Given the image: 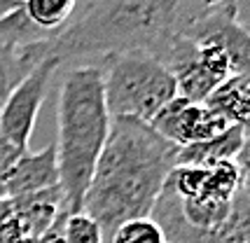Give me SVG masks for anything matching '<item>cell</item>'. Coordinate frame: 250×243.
Returning <instances> with one entry per match:
<instances>
[{
	"label": "cell",
	"mask_w": 250,
	"mask_h": 243,
	"mask_svg": "<svg viewBox=\"0 0 250 243\" xmlns=\"http://www.w3.org/2000/svg\"><path fill=\"white\" fill-rule=\"evenodd\" d=\"M178 166V147L147 122L115 117L105 147L87 189L82 210L94 218L110 243L115 229L129 220L152 218L166 180Z\"/></svg>",
	"instance_id": "cell-1"
},
{
	"label": "cell",
	"mask_w": 250,
	"mask_h": 243,
	"mask_svg": "<svg viewBox=\"0 0 250 243\" xmlns=\"http://www.w3.org/2000/svg\"><path fill=\"white\" fill-rule=\"evenodd\" d=\"M178 7L180 0L89 2L77 21L65 23L42 42H35L33 52L38 61L56 56L61 63L141 52L164 63L178 35Z\"/></svg>",
	"instance_id": "cell-2"
},
{
	"label": "cell",
	"mask_w": 250,
	"mask_h": 243,
	"mask_svg": "<svg viewBox=\"0 0 250 243\" xmlns=\"http://www.w3.org/2000/svg\"><path fill=\"white\" fill-rule=\"evenodd\" d=\"M56 120L59 185L63 189L68 213H80L112 122L105 105L103 70L98 63H82L63 75Z\"/></svg>",
	"instance_id": "cell-3"
},
{
	"label": "cell",
	"mask_w": 250,
	"mask_h": 243,
	"mask_svg": "<svg viewBox=\"0 0 250 243\" xmlns=\"http://www.w3.org/2000/svg\"><path fill=\"white\" fill-rule=\"evenodd\" d=\"M110 120L133 117L150 122L178 96L173 73L150 54L108 56L101 63Z\"/></svg>",
	"instance_id": "cell-4"
},
{
	"label": "cell",
	"mask_w": 250,
	"mask_h": 243,
	"mask_svg": "<svg viewBox=\"0 0 250 243\" xmlns=\"http://www.w3.org/2000/svg\"><path fill=\"white\" fill-rule=\"evenodd\" d=\"M63 66L56 56H47L33 68L31 73L12 89L10 99L5 101L0 112V136H5L10 143H14L19 150L28 152L33 129L38 112L47 99V87L54 78V73Z\"/></svg>",
	"instance_id": "cell-5"
},
{
	"label": "cell",
	"mask_w": 250,
	"mask_h": 243,
	"mask_svg": "<svg viewBox=\"0 0 250 243\" xmlns=\"http://www.w3.org/2000/svg\"><path fill=\"white\" fill-rule=\"evenodd\" d=\"M150 126L175 147H187L213 141L229 124L218 112L210 110L206 103H192L183 96H175L157 112Z\"/></svg>",
	"instance_id": "cell-6"
},
{
	"label": "cell",
	"mask_w": 250,
	"mask_h": 243,
	"mask_svg": "<svg viewBox=\"0 0 250 243\" xmlns=\"http://www.w3.org/2000/svg\"><path fill=\"white\" fill-rule=\"evenodd\" d=\"M59 157L56 145L49 143L38 152H23L17 164L5 173V192L7 199L35 194L49 187H59Z\"/></svg>",
	"instance_id": "cell-7"
},
{
	"label": "cell",
	"mask_w": 250,
	"mask_h": 243,
	"mask_svg": "<svg viewBox=\"0 0 250 243\" xmlns=\"http://www.w3.org/2000/svg\"><path fill=\"white\" fill-rule=\"evenodd\" d=\"M12 206H14V215L19 218L23 229L35 241L42 234L49 232L61 215L68 213L61 185L42 189V192H35V194L17 197V199H12Z\"/></svg>",
	"instance_id": "cell-8"
},
{
	"label": "cell",
	"mask_w": 250,
	"mask_h": 243,
	"mask_svg": "<svg viewBox=\"0 0 250 243\" xmlns=\"http://www.w3.org/2000/svg\"><path fill=\"white\" fill-rule=\"evenodd\" d=\"M243 129L227 126L225 131L206 143L178 147V166H196V168H210L222 162H234L243 147Z\"/></svg>",
	"instance_id": "cell-9"
},
{
	"label": "cell",
	"mask_w": 250,
	"mask_h": 243,
	"mask_svg": "<svg viewBox=\"0 0 250 243\" xmlns=\"http://www.w3.org/2000/svg\"><path fill=\"white\" fill-rule=\"evenodd\" d=\"M206 105L218 112L229 126L248 129L250 126V82L241 78H227L210 96Z\"/></svg>",
	"instance_id": "cell-10"
},
{
	"label": "cell",
	"mask_w": 250,
	"mask_h": 243,
	"mask_svg": "<svg viewBox=\"0 0 250 243\" xmlns=\"http://www.w3.org/2000/svg\"><path fill=\"white\" fill-rule=\"evenodd\" d=\"M75 10L77 5L73 0H28V2H23L26 17L31 19L33 26H38L44 33H56L59 28H63Z\"/></svg>",
	"instance_id": "cell-11"
},
{
	"label": "cell",
	"mask_w": 250,
	"mask_h": 243,
	"mask_svg": "<svg viewBox=\"0 0 250 243\" xmlns=\"http://www.w3.org/2000/svg\"><path fill=\"white\" fill-rule=\"evenodd\" d=\"M110 243H168V239L154 218H138L120 224Z\"/></svg>",
	"instance_id": "cell-12"
},
{
	"label": "cell",
	"mask_w": 250,
	"mask_h": 243,
	"mask_svg": "<svg viewBox=\"0 0 250 243\" xmlns=\"http://www.w3.org/2000/svg\"><path fill=\"white\" fill-rule=\"evenodd\" d=\"M63 243H103V232L84 210L68 213L63 222Z\"/></svg>",
	"instance_id": "cell-13"
},
{
	"label": "cell",
	"mask_w": 250,
	"mask_h": 243,
	"mask_svg": "<svg viewBox=\"0 0 250 243\" xmlns=\"http://www.w3.org/2000/svg\"><path fill=\"white\" fill-rule=\"evenodd\" d=\"M28 73H31V68L21 61L19 52L0 49V112H2L5 101L10 99L12 89L17 87Z\"/></svg>",
	"instance_id": "cell-14"
},
{
	"label": "cell",
	"mask_w": 250,
	"mask_h": 243,
	"mask_svg": "<svg viewBox=\"0 0 250 243\" xmlns=\"http://www.w3.org/2000/svg\"><path fill=\"white\" fill-rule=\"evenodd\" d=\"M26 241H31V236L23 229L19 218L12 215L10 220L5 222V227L0 229V243H26Z\"/></svg>",
	"instance_id": "cell-15"
},
{
	"label": "cell",
	"mask_w": 250,
	"mask_h": 243,
	"mask_svg": "<svg viewBox=\"0 0 250 243\" xmlns=\"http://www.w3.org/2000/svg\"><path fill=\"white\" fill-rule=\"evenodd\" d=\"M23 155V150H19L14 143H10L5 136H0V176H5L12 166L17 164V159Z\"/></svg>",
	"instance_id": "cell-16"
},
{
	"label": "cell",
	"mask_w": 250,
	"mask_h": 243,
	"mask_svg": "<svg viewBox=\"0 0 250 243\" xmlns=\"http://www.w3.org/2000/svg\"><path fill=\"white\" fill-rule=\"evenodd\" d=\"M236 166H239V176H241V185H250V138L243 141V147L236 155Z\"/></svg>",
	"instance_id": "cell-17"
},
{
	"label": "cell",
	"mask_w": 250,
	"mask_h": 243,
	"mask_svg": "<svg viewBox=\"0 0 250 243\" xmlns=\"http://www.w3.org/2000/svg\"><path fill=\"white\" fill-rule=\"evenodd\" d=\"M65 215H68V213H65ZM65 215H61V218L56 220L54 227L38 239V243H63V222H65Z\"/></svg>",
	"instance_id": "cell-18"
},
{
	"label": "cell",
	"mask_w": 250,
	"mask_h": 243,
	"mask_svg": "<svg viewBox=\"0 0 250 243\" xmlns=\"http://www.w3.org/2000/svg\"><path fill=\"white\" fill-rule=\"evenodd\" d=\"M14 215V206H12V199H0V229L5 227V222Z\"/></svg>",
	"instance_id": "cell-19"
},
{
	"label": "cell",
	"mask_w": 250,
	"mask_h": 243,
	"mask_svg": "<svg viewBox=\"0 0 250 243\" xmlns=\"http://www.w3.org/2000/svg\"><path fill=\"white\" fill-rule=\"evenodd\" d=\"M21 5L23 2H19V0H0V21H2L5 17H10L12 12H17Z\"/></svg>",
	"instance_id": "cell-20"
},
{
	"label": "cell",
	"mask_w": 250,
	"mask_h": 243,
	"mask_svg": "<svg viewBox=\"0 0 250 243\" xmlns=\"http://www.w3.org/2000/svg\"><path fill=\"white\" fill-rule=\"evenodd\" d=\"M0 199H7V192H5V176H0Z\"/></svg>",
	"instance_id": "cell-21"
},
{
	"label": "cell",
	"mask_w": 250,
	"mask_h": 243,
	"mask_svg": "<svg viewBox=\"0 0 250 243\" xmlns=\"http://www.w3.org/2000/svg\"><path fill=\"white\" fill-rule=\"evenodd\" d=\"M243 136H246V138H250V126L246 129V131H243Z\"/></svg>",
	"instance_id": "cell-22"
},
{
	"label": "cell",
	"mask_w": 250,
	"mask_h": 243,
	"mask_svg": "<svg viewBox=\"0 0 250 243\" xmlns=\"http://www.w3.org/2000/svg\"><path fill=\"white\" fill-rule=\"evenodd\" d=\"M26 243H38V241H35V239H31V241H26Z\"/></svg>",
	"instance_id": "cell-23"
},
{
	"label": "cell",
	"mask_w": 250,
	"mask_h": 243,
	"mask_svg": "<svg viewBox=\"0 0 250 243\" xmlns=\"http://www.w3.org/2000/svg\"><path fill=\"white\" fill-rule=\"evenodd\" d=\"M246 28H248V31H250V23H248V26H246Z\"/></svg>",
	"instance_id": "cell-24"
}]
</instances>
